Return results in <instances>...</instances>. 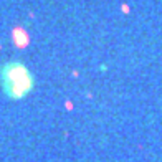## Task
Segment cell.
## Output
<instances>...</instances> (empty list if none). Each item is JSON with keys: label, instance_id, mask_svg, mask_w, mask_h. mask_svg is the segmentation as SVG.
Wrapping results in <instances>:
<instances>
[{"label": "cell", "instance_id": "1", "mask_svg": "<svg viewBox=\"0 0 162 162\" xmlns=\"http://www.w3.org/2000/svg\"><path fill=\"white\" fill-rule=\"evenodd\" d=\"M33 75L22 61H7L0 68V84L10 99L25 98L33 88Z\"/></svg>", "mask_w": 162, "mask_h": 162}]
</instances>
